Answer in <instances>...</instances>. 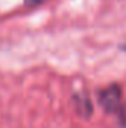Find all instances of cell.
Masks as SVG:
<instances>
[{
    "mask_svg": "<svg viewBox=\"0 0 126 128\" xmlns=\"http://www.w3.org/2000/svg\"><path fill=\"white\" fill-rule=\"evenodd\" d=\"M117 113V118H119V122L126 127V103L125 104H120V107H119V110L116 112Z\"/></svg>",
    "mask_w": 126,
    "mask_h": 128,
    "instance_id": "obj_3",
    "label": "cell"
},
{
    "mask_svg": "<svg viewBox=\"0 0 126 128\" xmlns=\"http://www.w3.org/2000/svg\"><path fill=\"white\" fill-rule=\"evenodd\" d=\"M99 104L102 106V109L108 113H114L119 110L120 107V100H122V91L117 85H111L105 90H102L98 94Z\"/></svg>",
    "mask_w": 126,
    "mask_h": 128,
    "instance_id": "obj_1",
    "label": "cell"
},
{
    "mask_svg": "<svg viewBox=\"0 0 126 128\" xmlns=\"http://www.w3.org/2000/svg\"><path fill=\"white\" fill-rule=\"evenodd\" d=\"M76 106H77V112L83 116H89L92 115V103L88 97L79 96L76 98Z\"/></svg>",
    "mask_w": 126,
    "mask_h": 128,
    "instance_id": "obj_2",
    "label": "cell"
},
{
    "mask_svg": "<svg viewBox=\"0 0 126 128\" xmlns=\"http://www.w3.org/2000/svg\"><path fill=\"white\" fill-rule=\"evenodd\" d=\"M43 2H46V0H25V4H40V3H43Z\"/></svg>",
    "mask_w": 126,
    "mask_h": 128,
    "instance_id": "obj_4",
    "label": "cell"
}]
</instances>
